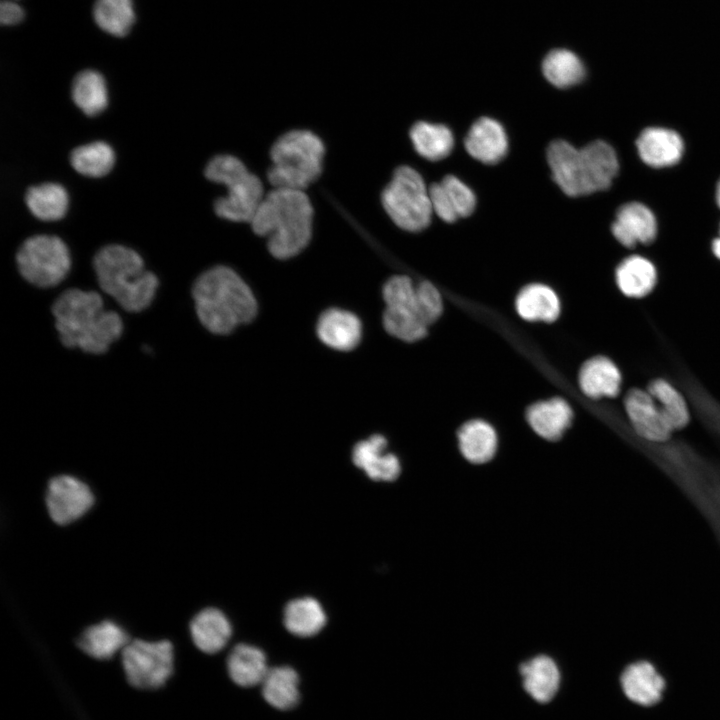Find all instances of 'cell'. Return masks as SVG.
I'll return each mask as SVG.
<instances>
[{
	"mask_svg": "<svg viewBox=\"0 0 720 720\" xmlns=\"http://www.w3.org/2000/svg\"><path fill=\"white\" fill-rule=\"evenodd\" d=\"M381 201L392 221L403 230L418 232L430 224L433 210L429 187L412 167L400 166L394 171Z\"/></svg>",
	"mask_w": 720,
	"mask_h": 720,
	"instance_id": "ba28073f",
	"label": "cell"
},
{
	"mask_svg": "<svg viewBox=\"0 0 720 720\" xmlns=\"http://www.w3.org/2000/svg\"><path fill=\"white\" fill-rule=\"evenodd\" d=\"M573 412L562 398L555 397L532 404L526 419L532 430L542 439L558 441L570 426Z\"/></svg>",
	"mask_w": 720,
	"mask_h": 720,
	"instance_id": "d6986e66",
	"label": "cell"
},
{
	"mask_svg": "<svg viewBox=\"0 0 720 720\" xmlns=\"http://www.w3.org/2000/svg\"><path fill=\"white\" fill-rule=\"evenodd\" d=\"M636 146L642 161L656 168L677 163L683 153V141L679 134L661 127L643 130Z\"/></svg>",
	"mask_w": 720,
	"mask_h": 720,
	"instance_id": "ac0fdd59",
	"label": "cell"
},
{
	"mask_svg": "<svg viewBox=\"0 0 720 720\" xmlns=\"http://www.w3.org/2000/svg\"><path fill=\"white\" fill-rule=\"evenodd\" d=\"M227 669L233 682L242 687L262 683L269 670L264 652L243 643L236 645L229 654Z\"/></svg>",
	"mask_w": 720,
	"mask_h": 720,
	"instance_id": "4316f807",
	"label": "cell"
},
{
	"mask_svg": "<svg viewBox=\"0 0 720 720\" xmlns=\"http://www.w3.org/2000/svg\"><path fill=\"white\" fill-rule=\"evenodd\" d=\"M387 440L376 434L358 442L352 451L353 463L375 481L392 482L401 474L399 458L386 452Z\"/></svg>",
	"mask_w": 720,
	"mask_h": 720,
	"instance_id": "4fadbf2b",
	"label": "cell"
},
{
	"mask_svg": "<svg viewBox=\"0 0 720 720\" xmlns=\"http://www.w3.org/2000/svg\"><path fill=\"white\" fill-rule=\"evenodd\" d=\"M712 248L715 256L720 259V237L714 240Z\"/></svg>",
	"mask_w": 720,
	"mask_h": 720,
	"instance_id": "b9f144b4",
	"label": "cell"
},
{
	"mask_svg": "<svg viewBox=\"0 0 720 720\" xmlns=\"http://www.w3.org/2000/svg\"><path fill=\"white\" fill-rule=\"evenodd\" d=\"M232 628L229 620L216 608H205L190 623V634L195 646L204 653L214 654L227 644Z\"/></svg>",
	"mask_w": 720,
	"mask_h": 720,
	"instance_id": "cb8c5ba5",
	"label": "cell"
},
{
	"mask_svg": "<svg viewBox=\"0 0 720 720\" xmlns=\"http://www.w3.org/2000/svg\"><path fill=\"white\" fill-rule=\"evenodd\" d=\"M526 692L537 702L547 703L556 695L560 685V671L555 660L539 654L519 666Z\"/></svg>",
	"mask_w": 720,
	"mask_h": 720,
	"instance_id": "ffe728a7",
	"label": "cell"
},
{
	"mask_svg": "<svg viewBox=\"0 0 720 720\" xmlns=\"http://www.w3.org/2000/svg\"><path fill=\"white\" fill-rule=\"evenodd\" d=\"M205 177L227 189L214 203L215 213L226 220L250 222L265 193L261 180L241 160L232 155H217L205 167Z\"/></svg>",
	"mask_w": 720,
	"mask_h": 720,
	"instance_id": "52a82bcc",
	"label": "cell"
},
{
	"mask_svg": "<svg viewBox=\"0 0 720 720\" xmlns=\"http://www.w3.org/2000/svg\"><path fill=\"white\" fill-rule=\"evenodd\" d=\"M611 230L622 245L633 247L637 243L648 244L653 241L657 233V223L648 207L631 202L619 208Z\"/></svg>",
	"mask_w": 720,
	"mask_h": 720,
	"instance_id": "9a60e30c",
	"label": "cell"
},
{
	"mask_svg": "<svg viewBox=\"0 0 720 720\" xmlns=\"http://www.w3.org/2000/svg\"><path fill=\"white\" fill-rule=\"evenodd\" d=\"M361 330L357 316L337 308L324 311L316 326L319 339L325 345L339 351L354 349L360 342Z\"/></svg>",
	"mask_w": 720,
	"mask_h": 720,
	"instance_id": "e0dca14e",
	"label": "cell"
},
{
	"mask_svg": "<svg viewBox=\"0 0 720 720\" xmlns=\"http://www.w3.org/2000/svg\"><path fill=\"white\" fill-rule=\"evenodd\" d=\"M313 207L303 190L273 188L265 194L252 220V230L267 238L277 259L299 254L312 235Z\"/></svg>",
	"mask_w": 720,
	"mask_h": 720,
	"instance_id": "3957f363",
	"label": "cell"
},
{
	"mask_svg": "<svg viewBox=\"0 0 720 720\" xmlns=\"http://www.w3.org/2000/svg\"><path fill=\"white\" fill-rule=\"evenodd\" d=\"M191 293L198 320L213 334H228L252 321L257 313L252 291L227 266H214L200 274Z\"/></svg>",
	"mask_w": 720,
	"mask_h": 720,
	"instance_id": "7a4b0ae2",
	"label": "cell"
},
{
	"mask_svg": "<svg viewBox=\"0 0 720 720\" xmlns=\"http://www.w3.org/2000/svg\"><path fill=\"white\" fill-rule=\"evenodd\" d=\"M542 71L545 78L558 88H568L581 82L585 68L580 58L567 49H555L543 60Z\"/></svg>",
	"mask_w": 720,
	"mask_h": 720,
	"instance_id": "836d02e7",
	"label": "cell"
},
{
	"mask_svg": "<svg viewBox=\"0 0 720 720\" xmlns=\"http://www.w3.org/2000/svg\"><path fill=\"white\" fill-rule=\"evenodd\" d=\"M69 160L72 168L79 174L102 177L112 169L115 155L109 144L95 141L74 148Z\"/></svg>",
	"mask_w": 720,
	"mask_h": 720,
	"instance_id": "e575fe53",
	"label": "cell"
},
{
	"mask_svg": "<svg viewBox=\"0 0 720 720\" xmlns=\"http://www.w3.org/2000/svg\"><path fill=\"white\" fill-rule=\"evenodd\" d=\"M457 444L462 458L467 463L483 466L495 458L498 451V436L489 423L474 419L458 429Z\"/></svg>",
	"mask_w": 720,
	"mask_h": 720,
	"instance_id": "2e32d148",
	"label": "cell"
},
{
	"mask_svg": "<svg viewBox=\"0 0 720 720\" xmlns=\"http://www.w3.org/2000/svg\"><path fill=\"white\" fill-rule=\"evenodd\" d=\"M547 161L555 183L572 197L607 189L619 168L614 149L602 140L580 149L555 140L547 148Z\"/></svg>",
	"mask_w": 720,
	"mask_h": 720,
	"instance_id": "277c9868",
	"label": "cell"
},
{
	"mask_svg": "<svg viewBox=\"0 0 720 720\" xmlns=\"http://www.w3.org/2000/svg\"><path fill=\"white\" fill-rule=\"evenodd\" d=\"M128 642V635L119 625L112 621H102L82 632L78 646L87 655L105 660L122 651Z\"/></svg>",
	"mask_w": 720,
	"mask_h": 720,
	"instance_id": "484cf974",
	"label": "cell"
},
{
	"mask_svg": "<svg viewBox=\"0 0 720 720\" xmlns=\"http://www.w3.org/2000/svg\"><path fill=\"white\" fill-rule=\"evenodd\" d=\"M51 313L62 345L89 354L107 352L124 330L120 315L105 309L101 295L92 290H64L53 302Z\"/></svg>",
	"mask_w": 720,
	"mask_h": 720,
	"instance_id": "6da1fadb",
	"label": "cell"
},
{
	"mask_svg": "<svg viewBox=\"0 0 720 720\" xmlns=\"http://www.w3.org/2000/svg\"><path fill=\"white\" fill-rule=\"evenodd\" d=\"M622 377L616 364L604 356L588 359L579 372V386L589 398L615 397Z\"/></svg>",
	"mask_w": 720,
	"mask_h": 720,
	"instance_id": "7402d4cb",
	"label": "cell"
},
{
	"mask_svg": "<svg viewBox=\"0 0 720 720\" xmlns=\"http://www.w3.org/2000/svg\"><path fill=\"white\" fill-rule=\"evenodd\" d=\"M298 683L299 677L294 669L288 666L274 667L268 670L262 682L263 697L277 709H291L299 700Z\"/></svg>",
	"mask_w": 720,
	"mask_h": 720,
	"instance_id": "d6a6232c",
	"label": "cell"
},
{
	"mask_svg": "<svg viewBox=\"0 0 720 720\" xmlns=\"http://www.w3.org/2000/svg\"><path fill=\"white\" fill-rule=\"evenodd\" d=\"M464 146L474 159L485 164H495L505 157L508 139L503 126L498 121L482 117L470 127L464 139Z\"/></svg>",
	"mask_w": 720,
	"mask_h": 720,
	"instance_id": "5bb4252c",
	"label": "cell"
},
{
	"mask_svg": "<svg viewBox=\"0 0 720 720\" xmlns=\"http://www.w3.org/2000/svg\"><path fill=\"white\" fill-rule=\"evenodd\" d=\"M657 272L646 258L632 255L624 259L616 269V282L620 291L631 298H642L655 287Z\"/></svg>",
	"mask_w": 720,
	"mask_h": 720,
	"instance_id": "83f0119b",
	"label": "cell"
},
{
	"mask_svg": "<svg viewBox=\"0 0 720 720\" xmlns=\"http://www.w3.org/2000/svg\"><path fill=\"white\" fill-rule=\"evenodd\" d=\"M410 139L416 152L429 161L446 158L454 147L453 134L443 124L419 121L411 127Z\"/></svg>",
	"mask_w": 720,
	"mask_h": 720,
	"instance_id": "f1b7e54d",
	"label": "cell"
},
{
	"mask_svg": "<svg viewBox=\"0 0 720 720\" xmlns=\"http://www.w3.org/2000/svg\"><path fill=\"white\" fill-rule=\"evenodd\" d=\"M621 686L625 695L633 702L650 706L662 696L665 682L654 666L639 661L626 667L621 675Z\"/></svg>",
	"mask_w": 720,
	"mask_h": 720,
	"instance_id": "603a6c76",
	"label": "cell"
},
{
	"mask_svg": "<svg viewBox=\"0 0 720 720\" xmlns=\"http://www.w3.org/2000/svg\"><path fill=\"white\" fill-rule=\"evenodd\" d=\"M121 656L126 678L136 688H160L173 672V646L167 640L129 641Z\"/></svg>",
	"mask_w": 720,
	"mask_h": 720,
	"instance_id": "30bf717a",
	"label": "cell"
},
{
	"mask_svg": "<svg viewBox=\"0 0 720 720\" xmlns=\"http://www.w3.org/2000/svg\"><path fill=\"white\" fill-rule=\"evenodd\" d=\"M647 391L673 431L682 429L688 424L690 414L687 403L672 384L661 378L654 379L649 383Z\"/></svg>",
	"mask_w": 720,
	"mask_h": 720,
	"instance_id": "d590c367",
	"label": "cell"
},
{
	"mask_svg": "<svg viewBox=\"0 0 720 720\" xmlns=\"http://www.w3.org/2000/svg\"><path fill=\"white\" fill-rule=\"evenodd\" d=\"M90 488L70 475H59L49 481L46 506L51 519L67 525L82 517L93 505Z\"/></svg>",
	"mask_w": 720,
	"mask_h": 720,
	"instance_id": "8fae6325",
	"label": "cell"
},
{
	"mask_svg": "<svg viewBox=\"0 0 720 720\" xmlns=\"http://www.w3.org/2000/svg\"><path fill=\"white\" fill-rule=\"evenodd\" d=\"M16 264L22 278L38 288L60 284L70 267V253L55 235L39 234L27 238L16 253Z\"/></svg>",
	"mask_w": 720,
	"mask_h": 720,
	"instance_id": "9c48e42d",
	"label": "cell"
},
{
	"mask_svg": "<svg viewBox=\"0 0 720 720\" xmlns=\"http://www.w3.org/2000/svg\"><path fill=\"white\" fill-rule=\"evenodd\" d=\"M92 264L101 290L123 310L141 312L152 304L159 280L145 269L135 250L119 244L106 245L96 252Z\"/></svg>",
	"mask_w": 720,
	"mask_h": 720,
	"instance_id": "5b68a950",
	"label": "cell"
},
{
	"mask_svg": "<svg viewBox=\"0 0 720 720\" xmlns=\"http://www.w3.org/2000/svg\"><path fill=\"white\" fill-rule=\"evenodd\" d=\"M383 298L386 307L406 308L416 313V286L408 276L396 275L391 277L383 287Z\"/></svg>",
	"mask_w": 720,
	"mask_h": 720,
	"instance_id": "f35d334b",
	"label": "cell"
},
{
	"mask_svg": "<svg viewBox=\"0 0 720 720\" xmlns=\"http://www.w3.org/2000/svg\"><path fill=\"white\" fill-rule=\"evenodd\" d=\"M24 199L29 211L42 221L61 219L68 207L67 192L58 183L31 186L26 190Z\"/></svg>",
	"mask_w": 720,
	"mask_h": 720,
	"instance_id": "f546056e",
	"label": "cell"
},
{
	"mask_svg": "<svg viewBox=\"0 0 720 720\" xmlns=\"http://www.w3.org/2000/svg\"><path fill=\"white\" fill-rule=\"evenodd\" d=\"M518 315L531 322H553L560 315V300L547 285L533 283L523 287L515 300Z\"/></svg>",
	"mask_w": 720,
	"mask_h": 720,
	"instance_id": "d4e9b609",
	"label": "cell"
},
{
	"mask_svg": "<svg viewBox=\"0 0 720 720\" xmlns=\"http://www.w3.org/2000/svg\"><path fill=\"white\" fill-rule=\"evenodd\" d=\"M93 16L102 30L118 37L125 36L135 20L131 0H96Z\"/></svg>",
	"mask_w": 720,
	"mask_h": 720,
	"instance_id": "8d00e7d4",
	"label": "cell"
},
{
	"mask_svg": "<svg viewBox=\"0 0 720 720\" xmlns=\"http://www.w3.org/2000/svg\"><path fill=\"white\" fill-rule=\"evenodd\" d=\"M383 325L390 335L406 342H415L424 338L428 328L414 311L394 307H386Z\"/></svg>",
	"mask_w": 720,
	"mask_h": 720,
	"instance_id": "74e56055",
	"label": "cell"
},
{
	"mask_svg": "<svg viewBox=\"0 0 720 720\" xmlns=\"http://www.w3.org/2000/svg\"><path fill=\"white\" fill-rule=\"evenodd\" d=\"M415 310L419 319L427 326L434 323L443 312V301L438 289L428 281L416 286Z\"/></svg>",
	"mask_w": 720,
	"mask_h": 720,
	"instance_id": "ab89813d",
	"label": "cell"
},
{
	"mask_svg": "<svg viewBox=\"0 0 720 720\" xmlns=\"http://www.w3.org/2000/svg\"><path fill=\"white\" fill-rule=\"evenodd\" d=\"M624 405L633 429L642 439L662 443L670 438L673 430L648 391L629 390Z\"/></svg>",
	"mask_w": 720,
	"mask_h": 720,
	"instance_id": "7c38bea8",
	"label": "cell"
},
{
	"mask_svg": "<svg viewBox=\"0 0 720 720\" xmlns=\"http://www.w3.org/2000/svg\"><path fill=\"white\" fill-rule=\"evenodd\" d=\"M431 196L437 212L452 222L471 215L476 206L474 192L454 175H446L441 182L434 183Z\"/></svg>",
	"mask_w": 720,
	"mask_h": 720,
	"instance_id": "44dd1931",
	"label": "cell"
},
{
	"mask_svg": "<svg viewBox=\"0 0 720 720\" xmlns=\"http://www.w3.org/2000/svg\"><path fill=\"white\" fill-rule=\"evenodd\" d=\"M71 97L87 116L101 113L107 106L108 95L103 76L94 70L79 72L73 79Z\"/></svg>",
	"mask_w": 720,
	"mask_h": 720,
	"instance_id": "1f68e13d",
	"label": "cell"
},
{
	"mask_svg": "<svg viewBox=\"0 0 720 720\" xmlns=\"http://www.w3.org/2000/svg\"><path fill=\"white\" fill-rule=\"evenodd\" d=\"M325 148L308 130H292L273 144L267 179L274 188L303 190L321 174Z\"/></svg>",
	"mask_w": 720,
	"mask_h": 720,
	"instance_id": "8992f818",
	"label": "cell"
},
{
	"mask_svg": "<svg viewBox=\"0 0 720 720\" xmlns=\"http://www.w3.org/2000/svg\"><path fill=\"white\" fill-rule=\"evenodd\" d=\"M24 16L22 8L13 1L4 0L0 4V22L3 25L19 23Z\"/></svg>",
	"mask_w": 720,
	"mask_h": 720,
	"instance_id": "60d3db41",
	"label": "cell"
},
{
	"mask_svg": "<svg viewBox=\"0 0 720 720\" xmlns=\"http://www.w3.org/2000/svg\"><path fill=\"white\" fill-rule=\"evenodd\" d=\"M716 200H717L718 206L720 207V180L718 182L717 189H716Z\"/></svg>",
	"mask_w": 720,
	"mask_h": 720,
	"instance_id": "7bdbcfd3",
	"label": "cell"
},
{
	"mask_svg": "<svg viewBox=\"0 0 720 720\" xmlns=\"http://www.w3.org/2000/svg\"><path fill=\"white\" fill-rule=\"evenodd\" d=\"M326 624V614L314 598L303 597L290 601L284 609L286 629L299 637H310Z\"/></svg>",
	"mask_w": 720,
	"mask_h": 720,
	"instance_id": "4dcf8cb0",
	"label": "cell"
}]
</instances>
